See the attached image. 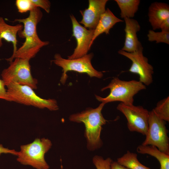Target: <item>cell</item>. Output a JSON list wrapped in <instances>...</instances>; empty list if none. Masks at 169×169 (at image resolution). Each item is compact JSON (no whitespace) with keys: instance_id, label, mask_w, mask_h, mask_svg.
<instances>
[{"instance_id":"6","label":"cell","mask_w":169,"mask_h":169,"mask_svg":"<svg viewBox=\"0 0 169 169\" xmlns=\"http://www.w3.org/2000/svg\"><path fill=\"white\" fill-rule=\"evenodd\" d=\"M29 60L16 58L10 62V65L2 71L1 76L5 85L16 83L27 85L33 90L37 88L38 80L33 77Z\"/></svg>"},{"instance_id":"18","label":"cell","mask_w":169,"mask_h":169,"mask_svg":"<svg viewBox=\"0 0 169 169\" xmlns=\"http://www.w3.org/2000/svg\"><path fill=\"white\" fill-rule=\"evenodd\" d=\"M120 10L122 18H132L138 10L139 0H115Z\"/></svg>"},{"instance_id":"25","label":"cell","mask_w":169,"mask_h":169,"mask_svg":"<svg viewBox=\"0 0 169 169\" xmlns=\"http://www.w3.org/2000/svg\"><path fill=\"white\" fill-rule=\"evenodd\" d=\"M5 86L4 81L0 79V99L10 101Z\"/></svg>"},{"instance_id":"20","label":"cell","mask_w":169,"mask_h":169,"mask_svg":"<svg viewBox=\"0 0 169 169\" xmlns=\"http://www.w3.org/2000/svg\"><path fill=\"white\" fill-rule=\"evenodd\" d=\"M157 115L165 121H169V97L158 101L153 109Z\"/></svg>"},{"instance_id":"15","label":"cell","mask_w":169,"mask_h":169,"mask_svg":"<svg viewBox=\"0 0 169 169\" xmlns=\"http://www.w3.org/2000/svg\"><path fill=\"white\" fill-rule=\"evenodd\" d=\"M123 21L117 17L108 8L101 15L99 22L94 29L93 37L90 46L94 41L99 35L105 33H109L111 28L116 23L123 22Z\"/></svg>"},{"instance_id":"3","label":"cell","mask_w":169,"mask_h":169,"mask_svg":"<svg viewBox=\"0 0 169 169\" xmlns=\"http://www.w3.org/2000/svg\"><path fill=\"white\" fill-rule=\"evenodd\" d=\"M108 89L110 90V93L105 98L95 95L98 100L105 104L118 101L125 105H133L134 95L140 91L146 89V87L139 81H124L116 77L107 86L102 88L101 91Z\"/></svg>"},{"instance_id":"26","label":"cell","mask_w":169,"mask_h":169,"mask_svg":"<svg viewBox=\"0 0 169 169\" xmlns=\"http://www.w3.org/2000/svg\"><path fill=\"white\" fill-rule=\"evenodd\" d=\"M11 154L13 155L17 156L18 152L14 150H10L8 148H5L1 144H0V155L2 154Z\"/></svg>"},{"instance_id":"7","label":"cell","mask_w":169,"mask_h":169,"mask_svg":"<svg viewBox=\"0 0 169 169\" xmlns=\"http://www.w3.org/2000/svg\"><path fill=\"white\" fill-rule=\"evenodd\" d=\"M166 124L153 109L149 111L148 131L141 145L154 146L161 152L169 155V139Z\"/></svg>"},{"instance_id":"2","label":"cell","mask_w":169,"mask_h":169,"mask_svg":"<svg viewBox=\"0 0 169 169\" xmlns=\"http://www.w3.org/2000/svg\"><path fill=\"white\" fill-rule=\"evenodd\" d=\"M105 104L102 102L95 109L89 108L80 113L72 115L69 117L71 121L84 123L87 147L90 151L98 149L103 145L101 132L102 126L107 120L103 116L101 111Z\"/></svg>"},{"instance_id":"9","label":"cell","mask_w":169,"mask_h":169,"mask_svg":"<svg viewBox=\"0 0 169 169\" xmlns=\"http://www.w3.org/2000/svg\"><path fill=\"white\" fill-rule=\"evenodd\" d=\"M117 109L125 117L127 126L131 132H136L143 135H146L148 127L149 111L141 105H128L119 104Z\"/></svg>"},{"instance_id":"5","label":"cell","mask_w":169,"mask_h":169,"mask_svg":"<svg viewBox=\"0 0 169 169\" xmlns=\"http://www.w3.org/2000/svg\"><path fill=\"white\" fill-rule=\"evenodd\" d=\"M10 101L31 105L40 109L47 108L51 111L59 109L56 100L54 99L42 98L30 87L16 83H11L6 86Z\"/></svg>"},{"instance_id":"8","label":"cell","mask_w":169,"mask_h":169,"mask_svg":"<svg viewBox=\"0 0 169 169\" xmlns=\"http://www.w3.org/2000/svg\"><path fill=\"white\" fill-rule=\"evenodd\" d=\"M93 56V54L90 53L79 58L70 59H64L59 54H55L53 61L63 69L61 83L63 84H65L68 76L67 73L69 71L85 73L90 77L101 78L103 76L102 72L97 71L92 65L91 61Z\"/></svg>"},{"instance_id":"24","label":"cell","mask_w":169,"mask_h":169,"mask_svg":"<svg viewBox=\"0 0 169 169\" xmlns=\"http://www.w3.org/2000/svg\"><path fill=\"white\" fill-rule=\"evenodd\" d=\"M34 8H40L44 9L47 13L50 11L51 3L47 0H30Z\"/></svg>"},{"instance_id":"14","label":"cell","mask_w":169,"mask_h":169,"mask_svg":"<svg viewBox=\"0 0 169 169\" xmlns=\"http://www.w3.org/2000/svg\"><path fill=\"white\" fill-rule=\"evenodd\" d=\"M149 21L153 30L160 29L162 22L169 17V6L166 3L155 2L148 9Z\"/></svg>"},{"instance_id":"22","label":"cell","mask_w":169,"mask_h":169,"mask_svg":"<svg viewBox=\"0 0 169 169\" xmlns=\"http://www.w3.org/2000/svg\"><path fill=\"white\" fill-rule=\"evenodd\" d=\"M112 160L108 157L105 159L100 156H95L93 158V162L97 169H110Z\"/></svg>"},{"instance_id":"11","label":"cell","mask_w":169,"mask_h":169,"mask_svg":"<svg viewBox=\"0 0 169 169\" xmlns=\"http://www.w3.org/2000/svg\"><path fill=\"white\" fill-rule=\"evenodd\" d=\"M72 25V36L76 39L77 46L68 59L81 58L87 54L91 46L94 29H87L81 26L73 15H70Z\"/></svg>"},{"instance_id":"12","label":"cell","mask_w":169,"mask_h":169,"mask_svg":"<svg viewBox=\"0 0 169 169\" xmlns=\"http://www.w3.org/2000/svg\"><path fill=\"white\" fill-rule=\"evenodd\" d=\"M108 0H89L88 8L80 11L82 16L80 23L89 29H95L101 15L105 11Z\"/></svg>"},{"instance_id":"10","label":"cell","mask_w":169,"mask_h":169,"mask_svg":"<svg viewBox=\"0 0 169 169\" xmlns=\"http://www.w3.org/2000/svg\"><path fill=\"white\" fill-rule=\"evenodd\" d=\"M143 48L132 53L121 49L118 51L120 55L130 59L132 64L129 71L139 76V81L145 85L148 86L153 82V67L148 63V59L143 53Z\"/></svg>"},{"instance_id":"13","label":"cell","mask_w":169,"mask_h":169,"mask_svg":"<svg viewBox=\"0 0 169 169\" xmlns=\"http://www.w3.org/2000/svg\"><path fill=\"white\" fill-rule=\"evenodd\" d=\"M124 20L125 23V38L124 45L121 49L132 53L143 48L137 35L141 29L138 22L132 18H125Z\"/></svg>"},{"instance_id":"1","label":"cell","mask_w":169,"mask_h":169,"mask_svg":"<svg viewBox=\"0 0 169 169\" xmlns=\"http://www.w3.org/2000/svg\"><path fill=\"white\" fill-rule=\"evenodd\" d=\"M43 13L38 8H34L30 11L28 17L25 18L16 19L13 22L23 24V29L18 33L19 37L25 38V41L15 54L6 59L9 63L16 58L30 60L34 57L41 49L49 44L48 41H43L38 36L37 26L40 21Z\"/></svg>"},{"instance_id":"21","label":"cell","mask_w":169,"mask_h":169,"mask_svg":"<svg viewBox=\"0 0 169 169\" xmlns=\"http://www.w3.org/2000/svg\"><path fill=\"white\" fill-rule=\"evenodd\" d=\"M147 36L150 42L156 41V43H163L169 44V32L161 31L156 32L153 30H150Z\"/></svg>"},{"instance_id":"4","label":"cell","mask_w":169,"mask_h":169,"mask_svg":"<svg viewBox=\"0 0 169 169\" xmlns=\"http://www.w3.org/2000/svg\"><path fill=\"white\" fill-rule=\"evenodd\" d=\"M52 146L51 141L47 138H36L29 144L21 146L17 160L23 165L36 169H49L44 156Z\"/></svg>"},{"instance_id":"19","label":"cell","mask_w":169,"mask_h":169,"mask_svg":"<svg viewBox=\"0 0 169 169\" xmlns=\"http://www.w3.org/2000/svg\"><path fill=\"white\" fill-rule=\"evenodd\" d=\"M118 163L130 169H151L142 164L137 159V154L127 151L122 156L117 159Z\"/></svg>"},{"instance_id":"17","label":"cell","mask_w":169,"mask_h":169,"mask_svg":"<svg viewBox=\"0 0 169 169\" xmlns=\"http://www.w3.org/2000/svg\"><path fill=\"white\" fill-rule=\"evenodd\" d=\"M137 151L141 154H147L155 158L159 162L160 169H169V155L159 151L156 146L151 145H139Z\"/></svg>"},{"instance_id":"28","label":"cell","mask_w":169,"mask_h":169,"mask_svg":"<svg viewBox=\"0 0 169 169\" xmlns=\"http://www.w3.org/2000/svg\"><path fill=\"white\" fill-rule=\"evenodd\" d=\"M110 169H130L119 164L117 161H112L110 165Z\"/></svg>"},{"instance_id":"27","label":"cell","mask_w":169,"mask_h":169,"mask_svg":"<svg viewBox=\"0 0 169 169\" xmlns=\"http://www.w3.org/2000/svg\"><path fill=\"white\" fill-rule=\"evenodd\" d=\"M161 31L169 32V17L165 20L161 25L160 28Z\"/></svg>"},{"instance_id":"16","label":"cell","mask_w":169,"mask_h":169,"mask_svg":"<svg viewBox=\"0 0 169 169\" xmlns=\"http://www.w3.org/2000/svg\"><path fill=\"white\" fill-rule=\"evenodd\" d=\"M23 28V26L21 24L9 25L5 22L3 17H0V47L3 45L2 39L11 42L13 44V52L11 56L15 54L18 49L17 35Z\"/></svg>"},{"instance_id":"23","label":"cell","mask_w":169,"mask_h":169,"mask_svg":"<svg viewBox=\"0 0 169 169\" xmlns=\"http://www.w3.org/2000/svg\"><path fill=\"white\" fill-rule=\"evenodd\" d=\"M16 5L18 12L21 13L30 11L34 8L30 0H17Z\"/></svg>"}]
</instances>
